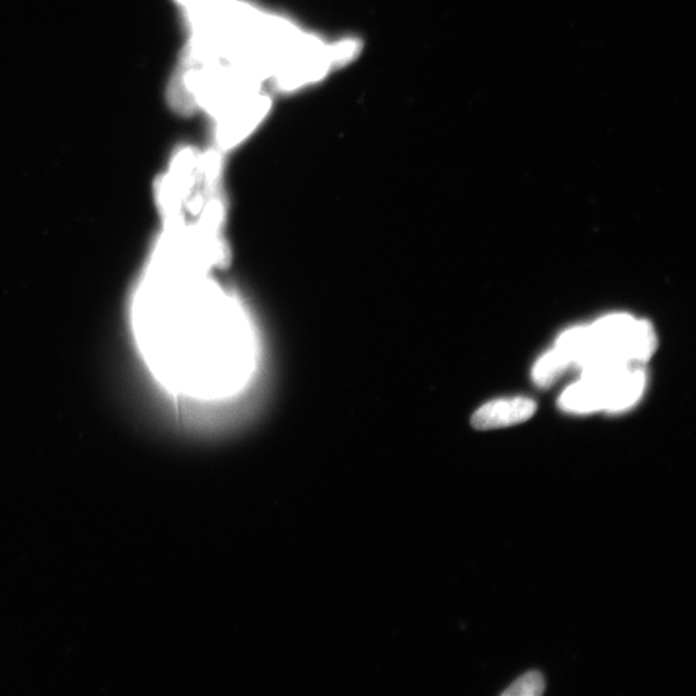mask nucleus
I'll list each match as a JSON object with an SVG mask.
<instances>
[{
	"mask_svg": "<svg viewBox=\"0 0 696 696\" xmlns=\"http://www.w3.org/2000/svg\"><path fill=\"white\" fill-rule=\"evenodd\" d=\"M203 261L156 248L133 303L146 362L169 391L197 400L231 398L256 366V340L242 306Z\"/></svg>",
	"mask_w": 696,
	"mask_h": 696,
	"instance_id": "nucleus-1",
	"label": "nucleus"
},
{
	"mask_svg": "<svg viewBox=\"0 0 696 696\" xmlns=\"http://www.w3.org/2000/svg\"><path fill=\"white\" fill-rule=\"evenodd\" d=\"M589 331L596 349L593 357L603 356L619 363L641 364L649 362L658 347L656 333L650 321L636 320L627 313L603 318L590 325Z\"/></svg>",
	"mask_w": 696,
	"mask_h": 696,
	"instance_id": "nucleus-2",
	"label": "nucleus"
},
{
	"mask_svg": "<svg viewBox=\"0 0 696 696\" xmlns=\"http://www.w3.org/2000/svg\"><path fill=\"white\" fill-rule=\"evenodd\" d=\"M358 48H361V43L351 40L343 41L335 46H324L318 51L309 52L276 74L274 86L280 91H289V89L309 84V81L323 77L329 67L346 63L347 59L356 55Z\"/></svg>",
	"mask_w": 696,
	"mask_h": 696,
	"instance_id": "nucleus-3",
	"label": "nucleus"
},
{
	"mask_svg": "<svg viewBox=\"0 0 696 696\" xmlns=\"http://www.w3.org/2000/svg\"><path fill=\"white\" fill-rule=\"evenodd\" d=\"M272 100L268 96H254L236 104L223 117L217 131V144L221 150L234 147L256 126L265 117Z\"/></svg>",
	"mask_w": 696,
	"mask_h": 696,
	"instance_id": "nucleus-4",
	"label": "nucleus"
},
{
	"mask_svg": "<svg viewBox=\"0 0 696 696\" xmlns=\"http://www.w3.org/2000/svg\"><path fill=\"white\" fill-rule=\"evenodd\" d=\"M537 411L534 400L513 398L485 404L473 417L476 430H494L527 422Z\"/></svg>",
	"mask_w": 696,
	"mask_h": 696,
	"instance_id": "nucleus-5",
	"label": "nucleus"
},
{
	"mask_svg": "<svg viewBox=\"0 0 696 696\" xmlns=\"http://www.w3.org/2000/svg\"><path fill=\"white\" fill-rule=\"evenodd\" d=\"M559 406L568 413L587 415L606 410L608 406V380L583 378L567 387L560 396Z\"/></svg>",
	"mask_w": 696,
	"mask_h": 696,
	"instance_id": "nucleus-6",
	"label": "nucleus"
},
{
	"mask_svg": "<svg viewBox=\"0 0 696 696\" xmlns=\"http://www.w3.org/2000/svg\"><path fill=\"white\" fill-rule=\"evenodd\" d=\"M645 373L633 365L608 380V406L606 410L611 413L622 411L634 406L645 390Z\"/></svg>",
	"mask_w": 696,
	"mask_h": 696,
	"instance_id": "nucleus-7",
	"label": "nucleus"
},
{
	"mask_svg": "<svg viewBox=\"0 0 696 696\" xmlns=\"http://www.w3.org/2000/svg\"><path fill=\"white\" fill-rule=\"evenodd\" d=\"M556 349L563 353L572 364L582 366L595 354V342L589 327L568 329L559 336Z\"/></svg>",
	"mask_w": 696,
	"mask_h": 696,
	"instance_id": "nucleus-8",
	"label": "nucleus"
},
{
	"mask_svg": "<svg viewBox=\"0 0 696 696\" xmlns=\"http://www.w3.org/2000/svg\"><path fill=\"white\" fill-rule=\"evenodd\" d=\"M572 362L560 350L544 354L534 365L533 380L539 387H549L563 374Z\"/></svg>",
	"mask_w": 696,
	"mask_h": 696,
	"instance_id": "nucleus-9",
	"label": "nucleus"
},
{
	"mask_svg": "<svg viewBox=\"0 0 696 696\" xmlns=\"http://www.w3.org/2000/svg\"><path fill=\"white\" fill-rule=\"evenodd\" d=\"M544 678L541 673L530 672L520 677L504 693L505 696H539L544 693Z\"/></svg>",
	"mask_w": 696,
	"mask_h": 696,
	"instance_id": "nucleus-10",
	"label": "nucleus"
}]
</instances>
